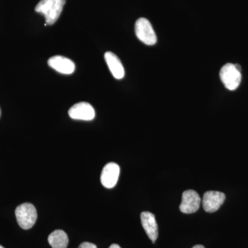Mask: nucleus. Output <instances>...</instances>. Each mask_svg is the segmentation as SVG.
<instances>
[{
    "label": "nucleus",
    "mask_w": 248,
    "mask_h": 248,
    "mask_svg": "<svg viewBox=\"0 0 248 248\" xmlns=\"http://www.w3.org/2000/svg\"><path fill=\"white\" fill-rule=\"evenodd\" d=\"M0 248H4L3 246H0Z\"/></svg>",
    "instance_id": "nucleus-17"
},
{
    "label": "nucleus",
    "mask_w": 248,
    "mask_h": 248,
    "mask_svg": "<svg viewBox=\"0 0 248 248\" xmlns=\"http://www.w3.org/2000/svg\"><path fill=\"white\" fill-rule=\"evenodd\" d=\"M49 66L51 67L58 73L64 75H71L76 69L74 62L65 57L57 55L49 59Z\"/></svg>",
    "instance_id": "nucleus-9"
},
{
    "label": "nucleus",
    "mask_w": 248,
    "mask_h": 248,
    "mask_svg": "<svg viewBox=\"0 0 248 248\" xmlns=\"http://www.w3.org/2000/svg\"><path fill=\"white\" fill-rule=\"evenodd\" d=\"M120 168L115 163H109L104 166L101 174V183L107 188L115 187L120 176Z\"/></svg>",
    "instance_id": "nucleus-8"
},
{
    "label": "nucleus",
    "mask_w": 248,
    "mask_h": 248,
    "mask_svg": "<svg viewBox=\"0 0 248 248\" xmlns=\"http://www.w3.org/2000/svg\"><path fill=\"white\" fill-rule=\"evenodd\" d=\"M0 115H1V109H0Z\"/></svg>",
    "instance_id": "nucleus-18"
},
{
    "label": "nucleus",
    "mask_w": 248,
    "mask_h": 248,
    "mask_svg": "<svg viewBox=\"0 0 248 248\" xmlns=\"http://www.w3.org/2000/svg\"><path fill=\"white\" fill-rule=\"evenodd\" d=\"M226 200L224 193L218 191H208L203 197V208L207 213H213L217 211Z\"/></svg>",
    "instance_id": "nucleus-5"
},
{
    "label": "nucleus",
    "mask_w": 248,
    "mask_h": 248,
    "mask_svg": "<svg viewBox=\"0 0 248 248\" xmlns=\"http://www.w3.org/2000/svg\"><path fill=\"white\" fill-rule=\"evenodd\" d=\"M108 248H122L119 245L117 244H112Z\"/></svg>",
    "instance_id": "nucleus-14"
},
{
    "label": "nucleus",
    "mask_w": 248,
    "mask_h": 248,
    "mask_svg": "<svg viewBox=\"0 0 248 248\" xmlns=\"http://www.w3.org/2000/svg\"><path fill=\"white\" fill-rule=\"evenodd\" d=\"M135 34L139 40L146 45L156 43V36L151 22L146 18H140L135 23Z\"/></svg>",
    "instance_id": "nucleus-3"
},
{
    "label": "nucleus",
    "mask_w": 248,
    "mask_h": 248,
    "mask_svg": "<svg viewBox=\"0 0 248 248\" xmlns=\"http://www.w3.org/2000/svg\"><path fill=\"white\" fill-rule=\"evenodd\" d=\"M235 68H236V70H237L238 71L241 72V66H240V65L239 64H234Z\"/></svg>",
    "instance_id": "nucleus-15"
},
{
    "label": "nucleus",
    "mask_w": 248,
    "mask_h": 248,
    "mask_svg": "<svg viewBox=\"0 0 248 248\" xmlns=\"http://www.w3.org/2000/svg\"><path fill=\"white\" fill-rule=\"evenodd\" d=\"M16 217L18 225L21 228L24 230L31 229L37 221V210L32 204L22 203L16 208Z\"/></svg>",
    "instance_id": "nucleus-2"
},
{
    "label": "nucleus",
    "mask_w": 248,
    "mask_h": 248,
    "mask_svg": "<svg viewBox=\"0 0 248 248\" xmlns=\"http://www.w3.org/2000/svg\"><path fill=\"white\" fill-rule=\"evenodd\" d=\"M68 115L73 120L91 121L94 118L95 112L92 106L89 103L79 102L69 109Z\"/></svg>",
    "instance_id": "nucleus-7"
},
{
    "label": "nucleus",
    "mask_w": 248,
    "mask_h": 248,
    "mask_svg": "<svg viewBox=\"0 0 248 248\" xmlns=\"http://www.w3.org/2000/svg\"><path fill=\"white\" fill-rule=\"evenodd\" d=\"M104 58L114 78L117 79H122L125 75V71L118 57L112 52H107L104 55Z\"/></svg>",
    "instance_id": "nucleus-11"
},
{
    "label": "nucleus",
    "mask_w": 248,
    "mask_h": 248,
    "mask_svg": "<svg viewBox=\"0 0 248 248\" xmlns=\"http://www.w3.org/2000/svg\"><path fill=\"white\" fill-rule=\"evenodd\" d=\"M141 221L143 229L146 231L149 239L155 244L159 234L158 226L155 215L150 212H143L141 214Z\"/></svg>",
    "instance_id": "nucleus-10"
},
{
    "label": "nucleus",
    "mask_w": 248,
    "mask_h": 248,
    "mask_svg": "<svg viewBox=\"0 0 248 248\" xmlns=\"http://www.w3.org/2000/svg\"><path fill=\"white\" fill-rule=\"evenodd\" d=\"M65 3L66 0H41L35 10L45 16L46 24L53 25L60 17Z\"/></svg>",
    "instance_id": "nucleus-1"
},
{
    "label": "nucleus",
    "mask_w": 248,
    "mask_h": 248,
    "mask_svg": "<svg viewBox=\"0 0 248 248\" xmlns=\"http://www.w3.org/2000/svg\"><path fill=\"white\" fill-rule=\"evenodd\" d=\"M192 248H205L203 246H202V245H197V246H194Z\"/></svg>",
    "instance_id": "nucleus-16"
},
{
    "label": "nucleus",
    "mask_w": 248,
    "mask_h": 248,
    "mask_svg": "<svg viewBox=\"0 0 248 248\" xmlns=\"http://www.w3.org/2000/svg\"><path fill=\"white\" fill-rule=\"evenodd\" d=\"M49 244L53 248H67L68 244V238L66 233L61 230L53 232L48 236Z\"/></svg>",
    "instance_id": "nucleus-12"
},
{
    "label": "nucleus",
    "mask_w": 248,
    "mask_h": 248,
    "mask_svg": "<svg viewBox=\"0 0 248 248\" xmlns=\"http://www.w3.org/2000/svg\"><path fill=\"white\" fill-rule=\"evenodd\" d=\"M201 202L200 195L196 191L186 190L183 193L182 202L179 209L184 214L195 213L200 208Z\"/></svg>",
    "instance_id": "nucleus-6"
},
{
    "label": "nucleus",
    "mask_w": 248,
    "mask_h": 248,
    "mask_svg": "<svg viewBox=\"0 0 248 248\" xmlns=\"http://www.w3.org/2000/svg\"><path fill=\"white\" fill-rule=\"evenodd\" d=\"M220 78L226 89L234 91L241 83V73L235 68L234 64L226 63L221 68Z\"/></svg>",
    "instance_id": "nucleus-4"
},
{
    "label": "nucleus",
    "mask_w": 248,
    "mask_h": 248,
    "mask_svg": "<svg viewBox=\"0 0 248 248\" xmlns=\"http://www.w3.org/2000/svg\"><path fill=\"white\" fill-rule=\"evenodd\" d=\"M78 248H97L95 245L89 242H84L79 245Z\"/></svg>",
    "instance_id": "nucleus-13"
}]
</instances>
